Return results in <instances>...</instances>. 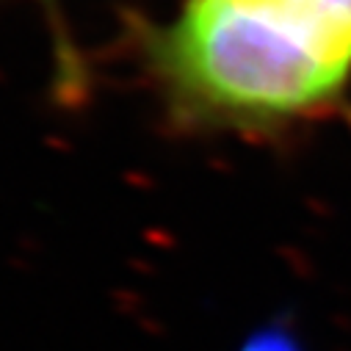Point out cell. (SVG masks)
Segmentation results:
<instances>
[{
  "label": "cell",
  "instance_id": "obj_3",
  "mask_svg": "<svg viewBox=\"0 0 351 351\" xmlns=\"http://www.w3.org/2000/svg\"><path fill=\"white\" fill-rule=\"evenodd\" d=\"M324 6H326L329 14L351 34V0H324Z\"/></svg>",
  "mask_w": 351,
  "mask_h": 351
},
{
  "label": "cell",
  "instance_id": "obj_1",
  "mask_svg": "<svg viewBox=\"0 0 351 351\" xmlns=\"http://www.w3.org/2000/svg\"><path fill=\"white\" fill-rule=\"evenodd\" d=\"M160 64L197 114L274 125L340 97L351 77V34L324 0H186Z\"/></svg>",
  "mask_w": 351,
  "mask_h": 351
},
{
  "label": "cell",
  "instance_id": "obj_2",
  "mask_svg": "<svg viewBox=\"0 0 351 351\" xmlns=\"http://www.w3.org/2000/svg\"><path fill=\"white\" fill-rule=\"evenodd\" d=\"M243 351H304V348L299 346V340H296L291 332H285V329H271V332H266V335L254 337Z\"/></svg>",
  "mask_w": 351,
  "mask_h": 351
}]
</instances>
